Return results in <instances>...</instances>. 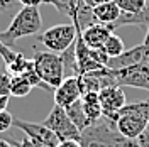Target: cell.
Wrapping results in <instances>:
<instances>
[{
  "mask_svg": "<svg viewBox=\"0 0 149 147\" xmlns=\"http://www.w3.org/2000/svg\"><path fill=\"white\" fill-rule=\"evenodd\" d=\"M125 26H149V7L142 12H124L122 10L119 19L107 27L113 32L115 29L125 27Z\"/></svg>",
  "mask_w": 149,
  "mask_h": 147,
  "instance_id": "13",
  "label": "cell"
},
{
  "mask_svg": "<svg viewBox=\"0 0 149 147\" xmlns=\"http://www.w3.org/2000/svg\"><path fill=\"white\" fill-rule=\"evenodd\" d=\"M124 12H142L148 9L149 0H115Z\"/></svg>",
  "mask_w": 149,
  "mask_h": 147,
  "instance_id": "19",
  "label": "cell"
},
{
  "mask_svg": "<svg viewBox=\"0 0 149 147\" xmlns=\"http://www.w3.org/2000/svg\"><path fill=\"white\" fill-rule=\"evenodd\" d=\"M98 98H100V105H102V112L103 117L110 119L115 122L117 119V113L127 105L125 103V92H124V86H107L98 92Z\"/></svg>",
  "mask_w": 149,
  "mask_h": 147,
  "instance_id": "9",
  "label": "cell"
},
{
  "mask_svg": "<svg viewBox=\"0 0 149 147\" xmlns=\"http://www.w3.org/2000/svg\"><path fill=\"white\" fill-rule=\"evenodd\" d=\"M142 44L144 47L149 51V26H148V31H146V36H144V41H142Z\"/></svg>",
  "mask_w": 149,
  "mask_h": 147,
  "instance_id": "29",
  "label": "cell"
},
{
  "mask_svg": "<svg viewBox=\"0 0 149 147\" xmlns=\"http://www.w3.org/2000/svg\"><path fill=\"white\" fill-rule=\"evenodd\" d=\"M115 125H117V130L120 132L124 137L130 139V140H136L139 137L141 134L144 132V129L148 127V120L142 115L139 101L125 105L117 113Z\"/></svg>",
  "mask_w": 149,
  "mask_h": 147,
  "instance_id": "4",
  "label": "cell"
},
{
  "mask_svg": "<svg viewBox=\"0 0 149 147\" xmlns=\"http://www.w3.org/2000/svg\"><path fill=\"white\" fill-rule=\"evenodd\" d=\"M81 88H80V81L78 76H66L61 81L59 86L54 88V105L68 108L70 105H73L74 101L81 98Z\"/></svg>",
  "mask_w": 149,
  "mask_h": 147,
  "instance_id": "10",
  "label": "cell"
},
{
  "mask_svg": "<svg viewBox=\"0 0 149 147\" xmlns=\"http://www.w3.org/2000/svg\"><path fill=\"white\" fill-rule=\"evenodd\" d=\"M115 73V81L119 86H130V88H141L149 92V64L139 63V64L124 68Z\"/></svg>",
  "mask_w": 149,
  "mask_h": 147,
  "instance_id": "8",
  "label": "cell"
},
{
  "mask_svg": "<svg viewBox=\"0 0 149 147\" xmlns=\"http://www.w3.org/2000/svg\"><path fill=\"white\" fill-rule=\"evenodd\" d=\"M34 61V69L41 76V80L49 85L51 88L59 86L61 81L65 80V64H63V58L59 53L53 51H39L32 58Z\"/></svg>",
  "mask_w": 149,
  "mask_h": 147,
  "instance_id": "3",
  "label": "cell"
},
{
  "mask_svg": "<svg viewBox=\"0 0 149 147\" xmlns=\"http://www.w3.org/2000/svg\"><path fill=\"white\" fill-rule=\"evenodd\" d=\"M112 31L105 24H100V22H97V24H92V26H88L86 29L81 31V37H83V41L86 42V46L92 47V49H103L105 46V42H107V39L110 37Z\"/></svg>",
  "mask_w": 149,
  "mask_h": 147,
  "instance_id": "12",
  "label": "cell"
},
{
  "mask_svg": "<svg viewBox=\"0 0 149 147\" xmlns=\"http://www.w3.org/2000/svg\"><path fill=\"white\" fill-rule=\"evenodd\" d=\"M66 113H68V117L71 119V122L80 129V132H83L85 129H88V127L92 125L90 119L86 117V113H85V110H83L81 98H80L78 101H74L73 105H70V107L66 108Z\"/></svg>",
  "mask_w": 149,
  "mask_h": 147,
  "instance_id": "16",
  "label": "cell"
},
{
  "mask_svg": "<svg viewBox=\"0 0 149 147\" xmlns=\"http://www.w3.org/2000/svg\"><path fill=\"white\" fill-rule=\"evenodd\" d=\"M81 147H139L136 140L124 137L115 122L107 117L93 122L81 132Z\"/></svg>",
  "mask_w": 149,
  "mask_h": 147,
  "instance_id": "1",
  "label": "cell"
},
{
  "mask_svg": "<svg viewBox=\"0 0 149 147\" xmlns=\"http://www.w3.org/2000/svg\"><path fill=\"white\" fill-rule=\"evenodd\" d=\"M12 3H9V2H5V0H0V7L2 9H7V7H10Z\"/></svg>",
  "mask_w": 149,
  "mask_h": 147,
  "instance_id": "31",
  "label": "cell"
},
{
  "mask_svg": "<svg viewBox=\"0 0 149 147\" xmlns=\"http://www.w3.org/2000/svg\"><path fill=\"white\" fill-rule=\"evenodd\" d=\"M85 5L88 7V9H95L97 5H100V3H103V2H107V0H81Z\"/></svg>",
  "mask_w": 149,
  "mask_h": 147,
  "instance_id": "26",
  "label": "cell"
},
{
  "mask_svg": "<svg viewBox=\"0 0 149 147\" xmlns=\"http://www.w3.org/2000/svg\"><path fill=\"white\" fill-rule=\"evenodd\" d=\"M5 2H9V3H14V2H19V0H5Z\"/></svg>",
  "mask_w": 149,
  "mask_h": 147,
  "instance_id": "33",
  "label": "cell"
},
{
  "mask_svg": "<svg viewBox=\"0 0 149 147\" xmlns=\"http://www.w3.org/2000/svg\"><path fill=\"white\" fill-rule=\"evenodd\" d=\"M136 142H137L139 147H149V123H148V127L144 129V132L136 139Z\"/></svg>",
  "mask_w": 149,
  "mask_h": 147,
  "instance_id": "22",
  "label": "cell"
},
{
  "mask_svg": "<svg viewBox=\"0 0 149 147\" xmlns=\"http://www.w3.org/2000/svg\"><path fill=\"white\" fill-rule=\"evenodd\" d=\"M144 63H148L149 64V51H148V56H146V61H144Z\"/></svg>",
  "mask_w": 149,
  "mask_h": 147,
  "instance_id": "32",
  "label": "cell"
},
{
  "mask_svg": "<svg viewBox=\"0 0 149 147\" xmlns=\"http://www.w3.org/2000/svg\"><path fill=\"white\" fill-rule=\"evenodd\" d=\"M9 107V96H2L0 95V112H5Z\"/></svg>",
  "mask_w": 149,
  "mask_h": 147,
  "instance_id": "27",
  "label": "cell"
},
{
  "mask_svg": "<svg viewBox=\"0 0 149 147\" xmlns=\"http://www.w3.org/2000/svg\"><path fill=\"white\" fill-rule=\"evenodd\" d=\"M124 51H125V46H124L122 37L117 36L115 32H112L110 37H109L107 42H105V46H103V53L109 56V58H117V56H120Z\"/></svg>",
  "mask_w": 149,
  "mask_h": 147,
  "instance_id": "17",
  "label": "cell"
},
{
  "mask_svg": "<svg viewBox=\"0 0 149 147\" xmlns=\"http://www.w3.org/2000/svg\"><path fill=\"white\" fill-rule=\"evenodd\" d=\"M42 26L39 7H22L14 15L12 22L5 31H0V41L9 47H14L20 37L34 36Z\"/></svg>",
  "mask_w": 149,
  "mask_h": 147,
  "instance_id": "2",
  "label": "cell"
},
{
  "mask_svg": "<svg viewBox=\"0 0 149 147\" xmlns=\"http://www.w3.org/2000/svg\"><path fill=\"white\" fill-rule=\"evenodd\" d=\"M22 7H39L42 3H51V0H19Z\"/></svg>",
  "mask_w": 149,
  "mask_h": 147,
  "instance_id": "23",
  "label": "cell"
},
{
  "mask_svg": "<svg viewBox=\"0 0 149 147\" xmlns=\"http://www.w3.org/2000/svg\"><path fill=\"white\" fill-rule=\"evenodd\" d=\"M46 127L54 132L59 140H81V132L68 117L66 108L54 105V108L49 112L46 120L42 122Z\"/></svg>",
  "mask_w": 149,
  "mask_h": 147,
  "instance_id": "6",
  "label": "cell"
},
{
  "mask_svg": "<svg viewBox=\"0 0 149 147\" xmlns=\"http://www.w3.org/2000/svg\"><path fill=\"white\" fill-rule=\"evenodd\" d=\"M120 7L117 5V2L115 0H107V2H103L100 5H97L95 9H93V15L97 19V22H100V24H105V26H110L113 24L119 15H120Z\"/></svg>",
  "mask_w": 149,
  "mask_h": 147,
  "instance_id": "14",
  "label": "cell"
},
{
  "mask_svg": "<svg viewBox=\"0 0 149 147\" xmlns=\"http://www.w3.org/2000/svg\"><path fill=\"white\" fill-rule=\"evenodd\" d=\"M10 127H14V117L9 110L0 112V134L7 132Z\"/></svg>",
  "mask_w": 149,
  "mask_h": 147,
  "instance_id": "21",
  "label": "cell"
},
{
  "mask_svg": "<svg viewBox=\"0 0 149 147\" xmlns=\"http://www.w3.org/2000/svg\"><path fill=\"white\" fill-rule=\"evenodd\" d=\"M32 90V85L22 76H12V90H10V96H17V98H22V96H27Z\"/></svg>",
  "mask_w": 149,
  "mask_h": 147,
  "instance_id": "18",
  "label": "cell"
},
{
  "mask_svg": "<svg viewBox=\"0 0 149 147\" xmlns=\"http://www.w3.org/2000/svg\"><path fill=\"white\" fill-rule=\"evenodd\" d=\"M3 71H7V64H5L3 58H2V54H0V73H3Z\"/></svg>",
  "mask_w": 149,
  "mask_h": 147,
  "instance_id": "30",
  "label": "cell"
},
{
  "mask_svg": "<svg viewBox=\"0 0 149 147\" xmlns=\"http://www.w3.org/2000/svg\"><path fill=\"white\" fill-rule=\"evenodd\" d=\"M58 147H81V142L80 140H61Z\"/></svg>",
  "mask_w": 149,
  "mask_h": 147,
  "instance_id": "24",
  "label": "cell"
},
{
  "mask_svg": "<svg viewBox=\"0 0 149 147\" xmlns=\"http://www.w3.org/2000/svg\"><path fill=\"white\" fill-rule=\"evenodd\" d=\"M76 39V27L74 24H58L49 27L46 32H42L39 41L41 44L46 47L47 51L53 53H65L68 47L71 46Z\"/></svg>",
  "mask_w": 149,
  "mask_h": 147,
  "instance_id": "5",
  "label": "cell"
},
{
  "mask_svg": "<svg viewBox=\"0 0 149 147\" xmlns=\"http://www.w3.org/2000/svg\"><path fill=\"white\" fill-rule=\"evenodd\" d=\"M139 103H141V110H142V115L146 117V120H148V123H149V100L139 101Z\"/></svg>",
  "mask_w": 149,
  "mask_h": 147,
  "instance_id": "25",
  "label": "cell"
},
{
  "mask_svg": "<svg viewBox=\"0 0 149 147\" xmlns=\"http://www.w3.org/2000/svg\"><path fill=\"white\" fill-rule=\"evenodd\" d=\"M146 56H148V49L144 47V44H139V46H134L130 49H125L117 58H110L109 63H107V68L112 69V71H119V69H124V68L144 63Z\"/></svg>",
  "mask_w": 149,
  "mask_h": 147,
  "instance_id": "11",
  "label": "cell"
},
{
  "mask_svg": "<svg viewBox=\"0 0 149 147\" xmlns=\"http://www.w3.org/2000/svg\"><path fill=\"white\" fill-rule=\"evenodd\" d=\"M10 90H12V74L3 71L0 73V95L10 96Z\"/></svg>",
  "mask_w": 149,
  "mask_h": 147,
  "instance_id": "20",
  "label": "cell"
},
{
  "mask_svg": "<svg viewBox=\"0 0 149 147\" xmlns=\"http://www.w3.org/2000/svg\"><path fill=\"white\" fill-rule=\"evenodd\" d=\"M81 105H83V110L86 113V117L90 119V122H97L103 117L102 112V105H100V98H98V93L90 92L81 95Z\"/></svg>",
  "mask_w": 149,
  "mask_h": 147,
  "instance_id": "15",
  "label": "cell"
},
{
  "mask_svg": "<svg viewBox=\"0 0 149 147\" xmlns=\"http://www.w3.org/2000/svg\"><path fill=\"white\" fill-rule=\"evenodd\" d=\"M0 147H15L12 144V140H7V139H0Z\"/></svg>",
  "mask_w": 149,
  "mask_h": 147,
  "instance_id": "28",
  "label": "cell"
},
{
  "mask_svg": "<svg viewBox=\"0 0 149 147\" xmlns=\"http://www.w3.org/2000/svg\"><path fill=\"white\" fill-rule=\"evenodd\" d=\"M14 127H17L19 130H22L26 134V137L34 140L36 144L44 147H58V144L61 142L58 135L53 130L46 127L44 123H36V122H26V120L14 119Z\"/></svg>",
  "mask_w": 149,
  "mask_h": 147,
  "instance_id": "7",
  "label": "cell"
}]
</instances>
